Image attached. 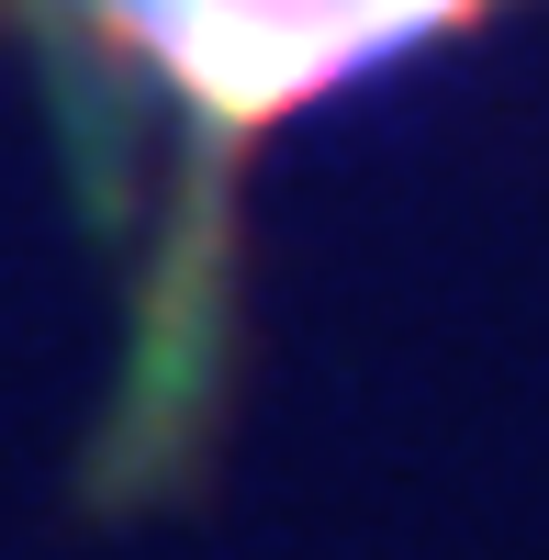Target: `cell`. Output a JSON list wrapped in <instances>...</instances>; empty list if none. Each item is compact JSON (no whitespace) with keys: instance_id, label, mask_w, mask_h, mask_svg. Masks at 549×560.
I'll return each instance as SVG.
<instances>
[{"instance_id":"cell-1","label":"cell","mask_w":549,"mask_h":560,"mask_svg":"<svg viewBox=\"0 0 549 560\" xmlns=\"http://www.w3.org/2000/svg\"><path fill=\"white\" fill-rule=\"evenodd\" d=\"M45 12L102 34L202 147H247L281 113L382 79L493 0H45Z\"/></svg>"}]
</instances>
